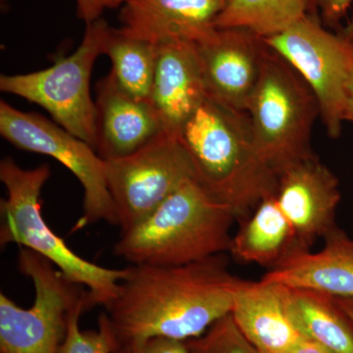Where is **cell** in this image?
I'll list each match as a JSON object with an SVG mask.
<instances>
[{"instance_id":"obj_1","label":"cell","mask_w":353,"mask_h":353,"mask_svg":"<svg viewBox=\"0 0 353 353\" xmlns=\"http://www.w3.org/2000/svg\"><path fill=\"white\" fill-rule=\"evenodd\" d=\"M239 280L223 254L176 266L130 264L106 312L120 343L187 341L231 313Z\"/></svg>"},{"instance_id":"obj_2","label":"cell","mask_w":353,"mask_h":353,"mask_svg":"<svg viewBox=\"0 0 353 353\" xmlns=\"http://www.w3.org/2000/svg\"><path fill=\"white\" fill-rule=\"evenodd\" d=\"M176 138L197 182L236 219H246L260 202L276 194L278 175L260 157L248 112L206 99Z\"/></svg>"},{"instance_id":"obj_3","label":"cell","mask_w":353,"mask_h":353,"mask_svg":"<svg viewBox=\"0 0 353 353\" xmlns=\"http://www.w3.org/2000/svg\"><path fill=\"white\" fill-rule=\"evenodd\" d=\"M231 209L216 201L194 179L145 220L122 231L113 254L131 265L176 266L230 252Z\"/></svg>"},{"instance_id":"obj_4","label":"cell","mask_w":353,"mask_h":353,"mask_svg":"<svg viewBox=\"0 0 353 353\" xmlns=\"http://www.w3.org/2000/svg\"><path fill=\"white\" fill-rule=\"evenodd\" d=\"M50 176L46 163L24 169L11 157L1 160L0 181L6 185L7 197L0 201V245L15 243L43 255L69 280L88 290L92 307L106 308L117 296L128 267L106 268L83 259L48 226L39 197Z\"/></svg>"},{"instance_id":"obj_5","label":"cell","mask_w":353,"mask_h":353,"mask_svg":"<svg viewBox=\"0 0 353 353\" xmlns=\"http://www.w3.org/2000/svg\"><path fill=\"white\" fill-rule=\"evenodd\" d=\"M246 112L260 157L278 176L314 155L311 136L320 117L317 99L301 74L269 46Z\"/></svg>"},{"instance_id":"obj_6","label":"cell","mask_w":353,"mask_h":353,"mask_svg":"<svg viewBox=\"0 0 353 353\" xmlns=\"http://www.w3.org/2000/svg\"><path fill=\"white\" fill-rule=\"evenodd\" d=\"M17 264L34 285V303L22 308L0 294V353H57L66 338L71 311L82 303L92 308L88 290L29 248L19 246Z\"/></svg>"},{"instance_id":"obj_7","label":"cell","mask_w":353,"mask_h":353,"mask_svg":"<svg viewBox=\"0 0 353 353\" xmlns=\"http://www.w3.org/2000/svg\"><path fill=\"white\" fill-rule=\"evenodd\" d=\"M110 30L99 19L87 25L82 43L71 55L58 58L52 66L20 75H1L0 90L38 104L57 124L95 150L97 106L90 95V79L103 54Z\"/></svg>"},{"instance_id":"obj_8","label":"cell","mask_w":353,"mask_h":353,"mask_svg":"<svg viewBox=\"0 0 353 353\" xmlns=\"http://www.w3.org/2000/svg\"><path fill=\"white\" fill-rule=\"evenodd\" d=\"M0 134L18 150L54 158L78 179L83 190V216L73 232L101 221L119 226L105 160L92 145L41 114L18 110L4 101L0 102Z\"/></svg>"},{"instance_id":"obj_9","label":"cell","mask_w":353,"mask_h":353,"mask_svg":"<svg viewBox=\"0 0 353 353\" xmlns=\"http://www.w3.org/2000/svg\"><path fill=\"white\" fill-rule=\"evenodd\" d=\"M263 39L308 83L317 99L327 134L339 138L345 123V85L353 71L352 41L341 32L329 31L313 14L281 34Z\"/></svg>"},{"instance_id":"obj_10","label":"cell","mask_w":353,"mask_h":353,"mask_svg":"<svg viewBox=\"0 0 353 353\" xmlns=\"http://www.w3.org/2000/svg\"><path fill=\"white\" fill-rule=\"evenodd\" d=\"M105 163L121 232L145 220L185 183L196 179L187 150L176 137L165 132L132 154Z\"/></svg>"},{"instance_id":"obj_11","label":"cell","mask_w":353,"mask_h":353,"mask_svg":"<svg viewBox=\"0 0 353 353\" xmlns=\"http://www.w3.org/2000/svg\"><path fill=\"white\" fill-rule=\"evenodd\" d=\"M194 43L208 99L246 112L268 48L263 38L241 28H225Z\"/></svg>"},{"instance_id":"obj_12","label":"cell","mask_w":353,"mask_h":353,"mask_svg":"<svg viewBox=\"0 0 353 353\" xmlns=\"http://www.w3.org/2000/svg\"><path fill=\"white\" fill-rule=\"evenodd\" d=\"M275 196L292 224L299 250H310L318 239L336 227L340 183L315 155L279 174Z\"/></svg>"},{"instance_id":"obj_13","label":"cell","mask_w":353,"mask_h":353,"mask_svg":"<svg viewBox=\"0 0 353 353\" xmlns=\"http://www.w3.org/2000/svg\"><path fill=\"white\" fill-rule=\"evenodd\" d=\"M227 0H128L121 31L158 46L168 41L197 43L216 30Z\"/></svg>"},{"instance_id":"obj_14","label":"cell","mask_w":353,"mask_h":353,"mask_svg":"<svg viewBox=\"0 0 353 353\" xmlns=\"http://www.w3.org/2000/svg\"><path fill=\"white\" fill-rule=\"evenodd\" d=\"M157 46L150 104L165 134L178 137L183 125L208 99L196 43L173 41Z\"/></svg>"},{"instance_id":"obj_15","label":"cell","mask_w":353,"mask_h":353,"mask_svg":"<svg viewBox=\"0 0 353 353\" xmlns=\"http://www.w3.org/2000/svg\"><path fill=\"white\" fill-rule=\"evenodd\" d=\"M97 143L104 160L127 157L163 132L152 104L125 92L109 73L97 87Z\"/></svg>"},{"instance_id":"obj_16","label":"cell","mask_w":353,"mask_h":353,"mask_svg":"<svg viewBox=\"0 0 353 353\" xmlns=\"http://www.w3.org/2000/svg\"><path fill=\"white\" fill-rule=\"evenodd\" d=\"M323 239L325 245L320 252L294 250L261 280L336 297H353L352 239L338 227Z\"/></svg>"},{"instance_id":"obj_17","label":"cell","mask_w":353,"mask_h":353,"mask_svg":"<svg viewBox=\"0 0 353 353\" xmlns=\"http://www.w3.org/2000/svg\"><path fill=\"white\" fill-rule=\"evenodd\" d=\"M231 315L260 353H287L301 336L290 321L281 285L239 280Z\"/></svg>"},{"instance_id":"obj_18","label":"cell","mask_w":353,"mask_h":353,"mask_svg":"<svg viewBox=\"0 0 353 353\" xmlns=\"http://www.w3.org/2000/svg\"><path fill=\"white\" fill-rule=\"evenodd\" d=\"M281 290L290 321L301 338L332 353H353V321L336 297L283 285Z\"/></svg>"},{"instance_id":"obj_19","label":"cell","mask_w":353,"mask_h":353,"mask_svg":"<svg viewBox=\"0 0 353 353\" xmlns=\"http://www.w3.org/2000/svg\"><path fill=\"white\" fill-rule=\"evenodd\" d=\"M294 250H299L294 229L273 194L260 202L243 221L230 252L245 263L272 269Z\"/></svg>"},{"instance_id":"obj_20","label":"cell","mask_w":353,"mask_h":353,"mask_svg":"<svg viewBox=\"0 0 353 353\" xmlns=\"http://www.w3.org/2000/svg\"><path fill=\"white\" fill-rule=\"evenodd\" d=\"M103 54L110 59V73L119 87L137 101L150 103L157 46L110 28Z\"/></svg>"},{"instance_id":"obj_21","label":"cell","mask_w":353,"mask_h":353,"mask_svg":"<svg viewBox=\"0 0 353 353\" xmlns=\"http://www.w3.org/2000/svg\"><path fill=\"white\" fill-rule=\"evenodd\" d=\"M310 14V0H227L216 29L241 28L269 38Z\"/></svg>"},{"instance_id":"obj_22","label":"cell","mask_w":353,"mask_h":353,"mask_svg":"<svg viewBox=\"0 0 353 353\" xmlns=\"http://www.w3.org/2000/svg\"><path fill=\"white\" fill-rule=\"evenodd\" d=\"M90 309V304L82 303L71 311L66 338L57 353H113L119 347L108 312L99 315L97 329H80V317Z\"/></svg>"},{"instance_id":"obj_23","label":"cell","mask_w":353,"mask_h":353,"mask_svg":"<svg viewBox=\"0 0 353 353\" xmlns=\"http://www.w3.org/2000/svg\"><path fill=\"white\" fill-rule=\"evenodd\" d=\"M188 353H260L241 333L231 313L201 336L185 341Z\"/></svg>"},{"instance_id":"obj_24","label":"cell","mask_w":353,"mask_h":353,"mask_svg":"<svg viewBox=\"0 0 353 353\" xmlns=\"http://www.w3.org/2000/svg\"><path fill=\"white\" fill-rule=\"evenodd\" d=\"M113 353H188V347L185 341L150 338L120 343Z\"/></svg>"},{"instance_id":"obj_25","label":"cell","mask_w":353,"mask_h":353,"mask_svg":"<svg viewBox=\"0 0 353 353\" xmlns=\"http://www.w3.org/2000/svg\"><path fill=\"white\" fill-rule=\"evenodd\" d=\"M352 3L353 0H310V14L318 16L325 27L336 29Z\"/></svg>"},{"instance_id":"obj_26","label":"cell","mask_w":353,"mask_h":353,"mask_svg":"<svg viewBox=\"0 0 353 353\" xmlns=\"http://www.w3.org/2000/svg\"><path fill=\"white\" fill-rule=\"evenodd\" d=\"M128 0H76L77 16L85 24H90L101 19V16L108 9L123 6Z\"/></svg>"},{"instance_id":"obj_27","label":"cell","mask_w":353,"mask_h":353,"mask_svg":"<svg viewBox=\"0 0 353 353\" xmlns=\"http://www.w3.org/2000/svg\"><path fill=\"white\" fill-rule=\"evenodd\" d=\"M343 117L345 122L353 123V71L345 85Z\"/></svg>"},{"instance_id":"obj_28","label":"cell","mask_w":353,"mask_h":353,"mask_svg":"<svg viewBox=\"0 0 353 353\" xmlns=\"http://www.w3.org/2000/svg\"><path fill=\"white\" fill-rule=\"evenodd\" d=\"M287 353H332L326 348L301 338Z\"/></svg>"},{"instance_id":"obj_29","label":"cell","mask_w":353,"mask_h":353,"mask_svg":"<svg viewBox=\"0 0 353 353\" xmlns=\"http://www.w3.org/2000/svg\"><path fill=\"white\" fill-rule=\"evenodd\" d=\"M336 297V296H334ZM336 301L341 308L350 316L353 321V297H336Z\"/></svg>"},{"instance_id":"obj_30","label":"cell","mask_w":353,"mask_h":353,"mask_svg":"<svg viewBox=\"0 0 353 353\" xmlns=\"http://www.w3.org/2000/svg\"><path fill=\"white\" fill-rule=\"evenodd\" d=\"M340 32L343 37H345V38L350 39V41L353 43V12L352 18L348 21L345 27H343V29H341Z\"/></svg>"}]
</instances>
